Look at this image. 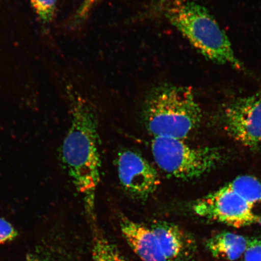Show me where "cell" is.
<instances>
[{
  "label": "cell",
  "mask_w": 261,
  "mask_h": 261,
  "mask_svg": "<svg viewBox=\"0 0 261 261\" xmlns=\"http://www.w3.org/2000/svg\"><path fill=\"white\" fill-rule=\"evenodd\" d=\"M249 240L240 234L223 231L207 241L208 250L217 258L236 260L244 255Z\"/></svg>",
  "instance_id": "10"
},
{
  "label": "cell",
  "mask_w": 261,
  "mask_h": 261,
  "mask_svg": "<svg viewBox=\"0 0 261 261\" xmlns=\"http://www.w3.org/2000/svg\"><path fill=\"white\" fill-rule=\"evenodd\" d=\"M99 0H85L77 14V20H82L86 17L93 6Z\"/></svg>",
  "instance_id": "16"
},
{
  "label": "cell",
  "mask_w": 261,
  "mask_h": 261,
  "mask_svg": "<svg viewBox=\"0 0 261 261\" xmlns=\"http://www.w3.org/2000/svg\"><path fill=\"white\" fill-rule=\"evenodd\" d=\"M121 230L127 243L143 261H168L151 228L123 218Z\"/></svg>",
  "instance_id": "8"
},
{
  "label": "cell",
  "mask_w": 261,
  "mask_h": 261,
  "mask_svg": "<svg viewBox=\"0 0 261 261\" xmlns=\"http://www.w3.org/2000/svg\"><path fill=\"white\" fill-rule=\"evenodd\" d=\"M201 117L191 88L171 84L153 89L143 109L146 128L154 138L182 140L197 128Z\"/></svg>",
  "instance_id": "3"
},
{
  "label": "cell",
  "mask_w": 261,
  "mask_h": 261,
  "mask_svg": "<svg viewBox=\"0 0 261 261\" xmlns=\"http://www.w3.org/2000/svg\"><path fill=\"white\" fill-rule=\"evenodd\" d=\"M57 0H31L36 14L42 24H47L53 20Z\"/></svg>",
  "instance_id": "13"
},
{
  "label": "cell",
  "mask_w": 261,
  "mask_h": 261,
  "mask_svg": "<svg viewBox=\"0 0 261 261\" xmlns=\"http://www.w3.org/2000/svg\"><path fill=\"white\" fill-rule=\"evenodd\" d=\"M117 172L122 188L139 200H146L161 184L158 171L139 153L125 150L117 158Z\"/></svg>",
  "instance_id": "7"
},
{
  "label": "cell",
  "mask_w": 261,
  "mask_h": 261,
  "mask_svg": "<svg viewBox=\"0 0 261 261\" xmlns=\"http://www.w3.org/2000/svg\"><path fill=\"white\" fill-rule=\"evenodd\" d=\"M168 261H181L189 248L188 238L180 228L168 223H155L151 227Z\"/></svg>",
  "instance_id": "9"
},
{
  "label": "cell",
  "mask_w": 261,
  "mask_h": 261,
  "mask_svg": "<svg viewBox=\"0 0 261 261\" xmlns=\"http://www.w3.org/2000/svg\"><path fill=\"white\" fill-rule=\"evenodd\" d=\"M151 151L159 168L171 177L184 180L207 174L221 159V153L216 148H196L174 138H153Z\"/></svg>",
  "instance_id": "4"
},
{
  "label": "cell",
  "mask_w": 261,
  "mask_h": 261,
  "mask_svg": "<svg viewBox=\"0 0 261 261\" xmlns=\"http://www.w3.org/2000/svg\"><path fill=\"white\" fill-rule=\"evenodd\" d=\"M159 10L207 60L242 69L226 33L204 6L189 0H162Z\"/></svg>",
  "instance_id": "2"
},
{
  "label": "cell",
  "mask_w": 261,
  "mask_h": 261,
  "mask_svg": "<svg viewBox=\"0 0 261 261\" xmlns=\"http://www.w3.org/2000/svg\"><path fill=\"white\" fill-rule=\"evenodd\" d=\"M93 261H126L116 247L99 231L95 230L93 238Z\"/></svg>",
  "instance_id": "12"
},
{
  "label": "cell",
  "mask_w": 261,
  "mask_h": 261,
  "mask_svg": "<svg viewBox=\"0 0 261 261\" xmlns=\"http://www.w3.org/2000/svg\"><path fill=\"white\" fill-rule=\"evenodd\" d=\"M244 256V261H261V239L253 238L249 240Z\"/></svg>",
  "instance_id": "14"
},
{
  "label": "cell",
  "mask_w": 261,
  "mask_h": 261,
  "mask_svg": "<svg viewBox=\"0 0 261 261\" xmlns=\"http://www.w3.org/2000/svg\"><path fill=\"white\" fill-rule=\"evenodd\" d=\"M253 205L227 186L205 196L194 205L199 216L234 227L261 224V217L253 211Z\"/></svg>",
  "instance_id": "5"
},
{
  "label": "cell",
  "mask_w": 261,
  "mask_h": 261,
  "mask_svg": "<svg viewBox=\"0 0 261 261\" xmlns=\"http://www.w3.org/2000/svg\"><path fill=\"white\" fill-rule=\"evenodd\" d=\"M69 129L61 148V158L86 211L94 220L97 189L100 182L101 160L97 117L84 98L73 96Z\"/></svg>",
  "instance_id": "1"
},
{
  "label": "cell",
  "mask_w": 261,
  "mask_h": 261,
  "mask_svg": "<svg viewBox=\"0 0 261 261\" xmlns=\"http://www.w3.org/2000/svg\"><path fill=\"white\" fill-rule=\"evenodd\" d=\"M18 236L17 231L8 221L0 218V244L11 241Z\"/></svg>",
  "instance_id": "15"
},
{
  "label": "cell",
  "mask_w": 261,
  "mask_h": 261,
  "mask_svg": "<svg viewBox=\"0 0 261 261\" xmlns=\"http://www.w3.org/2000/svg\"><path fill=\"white\" fill-rule=\"evenodd\" d=\"M226 186L250 204H261V182L252 176H240Z\"/></svg>",
  "instance_id": "11"
},
{
  "label": "cell",
  "mask_w": 261,
  "mask_h": 261,
  "mask_svg": "<svg viewBox=\"0 0 261 261\" xmlns=\"http://www.w3.org/2000/svg\"><path fill=\"white\" fill-rule=\"evenodd\" d=\"M222 119L225 130L236 141L251 149L261 146V92L228 104Z\"/></svg>",
  "instance_id": "6"
}]
</instances>
